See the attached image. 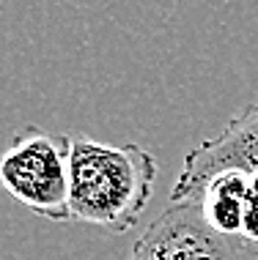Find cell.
I'll list each match as a JSON object with an SVG mask.
<instances>
[{"instance_id":"obj_1","label":"cell","mask_w":258,"mask_h":260,"mask_svg":"<svg viewBox=\"0 0 258 260\" xmlns=\"http://www.w3.org/2000/svg\"><path fill=\"white\" fill-rule=\"evenodd\" d=\"M157 159L143 145H110L72 137L69 208L74 222L127 233L137 224L154 192Z\"/></svg>"},{"instance_id":"obj_2","label":"cell","mask_w":258,"mask_h":260,"mask_svg":"<svg viewBox=\"0 0 258 260\" xmlns=\"http://www.w3.org/2000/svg\"><path fill=\"white\" fill-rule=\"evenodd\" d=\"M72 137L27 126L0 151V189L41 219L69 222Z\"/></svg>"},{"instance_id":"obj_3","label":"cell","mask_w":258,"mask_h":260,"mask_svg":"<svg viewBox=\"0 0 258 260\" xmlns=\"http://www.w3.org/2000/svg\"><path fill=\"white\" fill-rule=\"evenodd\" d=\"M129 260H258V247L217 233L198 198L170 203L137 238Z\"/></svg>"},{"instance_id":"obj_6","label":"cell","mask_w":258,"mask_h":260,"mask_svg":"<svg viewBox=\"0 0 258 260\" xmlns=\"http://www.w3.org/2000/svg\"><path fill=\"white\" fill-rule=\"evenodd\" d=\"M242 238H247L250 244L258 247V173L250 175V184H247V214H245Z\"/></svg>"},{"instance_id":"obj_5","label":"cell","mask_w":258,"mask_h":260,"mask_svg":"<svg viewBox=\"0 0 258 260\" xmlns=\"http://www.w3.org/2000/svg\"><path fill=\"white\" fill-rule=\"evenodd\" d=\"M247 184H250V175L239 170L220 173L206 184L200 200H204L206 216L217 233L242 238L245 214H247Z\"/></svg>"},{"instance_id":"obj_4","label":"cell","mask_w":258,"mask_h":260,"mask_svg":"<svg viewBox=\"0 0 258 260\" xmlns=\"http://www.w3.org/2000/svg\"><path fill=\"white\" fill-rule=\"evenodd\" d=\"M228 170L258 173V102L234 115L217 137H209L187 151L170 189V203L198 200L209 181Z\"/></svg>"}]
</instances>
